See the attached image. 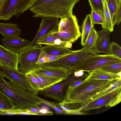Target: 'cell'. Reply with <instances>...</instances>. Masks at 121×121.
<instances>
[{"instance_id":"1","label":"cell","mask_w":121,"mask_h":121,"mask_svg":"<svg viewBox=\"0 0 121 121\" xmlns=\"http://www.w3.org/2000/svg\"><path fill=\"white\" fill-rule=\"evenodd\" d=\"M117 80H85L73 88L68 87L61 104L72 110L79 109L92 102L97 95L105 92Z\"/></svg>"},{"instance_id":"2","label":"cell","mask_w":121,"mask_h":121,"mask_svg":"<svg viewBox=\"0 0 121 121\" xmlns=\"http://www.w3.org/2000/svg\"><path fill=\"white\" fill-rule=\"evenodd\" d=\"M0 92L9 98L17 109L21 110L38 106L44 100L38 96L37 93L25 88L16 81H6L0 73Z\"/></svg>"},{"instance_id":"3","label":"cell","mask_w":121,"mask_h":121,"mask_svg":"<svg viewBox=\"0 0 121 121\" xmlns=\"http://www.w3.org/2000/svg\"><path fill=\"white\" fill-rule=\"evenodd\" d=\"M80 0H34L29 9L36 18H62L73 15V8Z\"/></svg>"},{"instance_id":"4","label":"cell","mask_w":121,"mask_h":121,"mask_svg":"<svg viewBox=\"0 0 121 121\" xmlns=\"http://www.w3.org/2000/svg\"><path fill=\"white\" fill-rule=\"evenodd\" d=\"M95 53H96L93 49H88L83 47L80 49L73 51L71 53L56 60L42 65L64 69L71 73L75 67L86 59Z\"/></svg>"},{"instance_id":"5","label":"cell","mask_w":121,"mask_h":121,"mask_svg":"<svg viewBox=\"0 0 121 121\" xmlns=\"http://www.w3.org/2000/svg\"><path fill=\"white\" fill-rule=\"evenodd\" d=\"M42 50L40 45H31L18 53L17 70L25 74L39 68L37 63Z\"/></svg>"},{"instance_id":"6","label":"cell","mask_w":121,"mask_h":121,"mask_svg":"<svg viewBox=\"0 0 121 121\" xmlns=\"http://www.w3.org/2000/svg\"><path fill=\"white\" fill-rule=\"evenodd\" d=\"M121 62V59L112 55L95 53L86 59L75 67L72 72L80 70L90 72L103 66Z\"/></svg>"},{"instance_id":"7","label":"cell","mask_w":121,"mask_h":121,"mask_svg":"<svg viewBox=\"0 0 121 121\" xmlns=\"http://www.w3.org/2000/svg\"><path fill=\"white\" fill-rule=\"evenodd\" d=\"M34 0H7L0 14V20L7 21L17 17L28 9Z\"/></svg>"},{"instance_id":"8","label":"cell","mask_w":121,"mask_h":121,"mask_svg":"<svg viewBox=\"0 0 121 121\" xmlns=\"http://www.w3.org/2000/svg\"><path fill=\"white\" fill-rule=\"evenodd\" d=\"M0 73L4 77L10 81H14L25 88L31 92L37 93L33 89L26 76V74L17 69L6 66H0Z\"/></svg>"},{"instance_id":"9","label":"cell","mask_w":121,"mask_h":121,"mask_svg":"<svg viewBox=\"0 0 121 121\" xmlns=\"http://www.w3.org/2000/svg\"><path fill=\"white\" fill-rule=\"evenodd\" d=\"M59 21L58 18L54 17H43L38 32L31 42V45H36V42L41 38L57 30Z\"/></svg>"},{"instance_id":"10","label":"cell","mask_w":121,"mask_h":121,"mask_svg":"<svg viewBox=\"0 0 121 121\" xmlns=\"http://www.w3.org/2000/svg\"><path fill=\"white\" fill-rule=\"evenodd\" d=\"M44 77L60 82L67 79L71 73L65 69L58 68L40 65L33 71Z\"/></svg>"},{"instance_id":"11","label":"cell","mask_w":121,"mask_h":121,"mask_svg":"<svg viewBox=\"0 0 121 121\" xmlns=\"http://www.w3.org/2000/svg\"><path fill=\"white\" fill-rule=\"evenodd\" d=\"M1 42L3 47L18 54L31 46V42L19 36L4 38Z\"/></svg>"},{"instance_id":"12","label":"cell","mask_w":121,"mask_h":121,"mask_svg":"<svg viewBox=\"0 0 121 121\" xmlns=\"http://www.w3.org/2000/svg\"><path fill=\"white\" fill-rule=\"evenodd\" d=\"M121 87L100 97L88 104L81 107L79 109L81 111H87L99 108L102 107H107L112 99L121 93Z\"/></svg>"},{"instance_id":"13","label":"cell","mask_w":121,"mask_h":121,"mask_svg":"<svg viewBox=\"0 0 121 121\" xmlns=\"http://www.w3.org/2000/svg\"><path fill=\"white\" fill-rule=\"evenodd\" d=\"M57 30L60 32L72 33L80 37L81 35L77 18L74 15L61 18L59 21Z\"/></svg>"},{"instance_id":"14","label":"cell","mask_w":121,"mask_h":121,"mask_svg":"<svg viewBox=\"0 0 121 121\" xmlns=\"http://www.w3.org/2000/svg\"><path fill=\"white\" fill-rule=\"evenodd\" d=\"M77 80H78V78L74 77L69 79L63 83L55 84L49 87L44 89L43 91L44 93L47 97L62 103L64 99L62 95V93L65 87L72 82Z\"/></svg>"},{"instance_id":"15","label":"cell","mask_w":121,"mask_h":121,"mask_svg":"<svg viewBox=\"0 0 121 121\" xmlns=\"http://www.w3.org/2000/svg\"><path fill=\"white\" fill-rule=\"evenodd\" d=\"M97 32V38L94 51L96 53L110 54L109 32L105 29Z\"/></svg>"},{"instance_id":"16","label":"cell","mask_w":121,"mask_h":121,"mask_svg":"<svg viewBox=\"0 0 121 121\" xmlns=\"http://www.w3.org/2000/svg\"><path fill=\"white\" fill-rule=\"evenodd\" d=\"M18 54L0 45V62L1 65L17 69Z\"/></svg>"},{"instance_id":"17","label":"cell","mask_w":121,"mask_h":121,"mask_svg":"<svg viewBox=\"0 0 121 121\" xmlns=\"http://www.w3.org/2000/svg\"><path fill=\"white\" fill-rule=\"evenodd\" d=\"M121 72L116 74L104 71L100 68L90 72L85 80H108L112 81L121 79Z\"/></svg>"},{"instance_id":"18","label":"cell","mask_w":121,"mask_h":121,"mask_svg":"<svg viewBox=\"0 0 121 121\" xmlns=\"http://www.w3.org/2000/svg\"><path fill=\"white\" fill-rule=\"evenodd\" d=\"M106 0L113 25H119L121 22V0Z\"/></svg>"},{"instance_id":"19","label":"cell","mask_w":121,"mask_h":121,"mask_svg":"<svg viewBox=\"0 0 121 121\" xmlns=\"http://www.w3.org/2000/svg\"><path fill=\"white\" fill-rule=\"evenodd\" d=\"M0 33L4 38L11 37L19 36L22 31L16 24L0 22Z\"/></svg>"},{"instance_id":"20","label":"cell","mask_w":121,"mask_h":121,"mask_svg":"<svg viewBox=\"0 0 121 121\" xmlns=\"http://www.w3.org/2000/svg\"><path fill=\"white\" fill-rule=\"evenodd\" d=\"M42 50L49 55L57 56H64L73 51L66 47L50 45L42 47Z\"/></svg>"},{"instance_id":"21","label":"cell","mask_w":121,"mask_h":121,"mask_svg":"<svg viewBox=\"0 0 121 121\" xmlns=\"http://www.w3.org/2000/svg\"><path fill=\"white\" fill-rule=\"evenodd\" d=\"M90 14L87 15L82 26V32L80 44L84 46L92 28L94 27Z\"/></svg>"},{"instance_id":"22","label":"cell","mask_w":121,"mask_h":121,"mask_svg":"<svg viewBox=\"0 0 121 121\" xmlns=\"http://www.w3.org/2000/svg\"><path fill=\"white\" fill-rule=\"evenodd\" d=\"M104 5V21L102 27L108 30L109 32L113 31L114 26L113 25L106 0H103Z\"/></svg>"},{"instance_id":"23","label":"cell","mask_w":121,"mask_h":121,"mask_svg":"<svg viewBox=\"0 0 121 121\" xmlns=\"http://www.w3.org/2000/svg\"><path fill=\"white\" fill-rule=\"evenodd\" d=\"M17 109L12 103L10 99L0 92V111H10Z\"/></svg>"},{"instance_id":"24","label":"cell","mask_w":121,"mask_h":121,"mask_svg":"<svg viewBox=\"0 0 121 121\" xmlns=\"http://www.w3.org/2000/svg\"><path fill=\"white\" fill-rule=\"evenodd\" d=\"M37 79L40 83L44 88L49 87L54 84L60 82L59 81L48 78L41 75L34 71H30Z\"/></svg>"},{"instance_id":"25","label":"cell","mask_w":121,"mask_h":121,"mask_svg":"<svg viewBox=\"0 0 121 121\" xmlns=\"http://www.w3.org/2000/svg\"><path fill=\"white\" fill-rule=\"evenodd\" d=\"M26 77L32 88L38 92L43 91L44 88L40 83L37 79L30 71L25 74Z\"/></svg>"},{"instance_id":"26","label":"cell","mask_w":121,"mask_h":121,"mask_svg":"<svg viewBox=\"0 0 121 121\" xmlns=\"http://www.w3.org/2000/svg\"><path fill=\"white\" fill-rule=\"evenodd\" d=\"M97 38V32L93 27L89 35L84 47L88 49L94 48Z\"/></svg>"},{"instance_id":"27","label":"cell","mask_w":121,"mask_h":121,"mask_svg":"<svg viewBox=\"0 0 121 121\" xmlns=\"http://www.w3.org/2000/svg\"><path fill=\"white\" fill-rule=\"evenodd\" d=\"M52 33L57 37L69 40L72 43L75 42L80 37L72 33L59 31L57 30Z\"/></svg>"},{"instance_id":"28","label":"cell","mask_w":121,"mask_h":121,"mask_svg":"<svg viewBox=\"0 0 121 121\" xmlns=\"http://www.w3.org/2000/svg\"><path fill=\"white\" fill-rule=\"evenodd\" d=\"M63 56H51L46 53L42 50L37 64L41 65L44 63L52 61Z\"/></svg>"},{"instance_id":"29","label":"cell","mask_w":121,"mask_h":121,"mask_svg":"<svg viewBox=\"0 0 121 121\" xmlns=\"http://www.w3.org/2000/svg\"><path fill=\"white\" fill-rule=\"evenodd\" d=\"M100 68L104 71L117 74L121 72V62L103 66Z\"/></svg>"},{"instance_id":"30","label":"cell","mask_w":121,"mask_h":121,"mask_svg":"<svg viewBox=\"0 0 121 121\" xmlns=\"http://www.w3.org/2000/svg\"><path fill=\"white\" fill-rule=\"evenodd\" d=\"M91 9L104 15V5L103 0H88Z\"/></svg>"},{"instance_id":"31","label":"cell","mask_w":121,"mask_h":121,"mask_svg":"<svg viewBox=\"0 0 121 121\" xmlns=\"http://www.w3.org/2000/svg\"><path fill=\"white\" fill-rule=\"evenodd\" d=\"M90 14L94 25L95 24H99L102 25L103 24L104 21L103 15L93 9H91Z\"/></svg>"},{"instance_id":"32","label":"cell","mask_w":121,"mask_h":121,"mask_svg":"<svg viewBox=\"0 0 121 121\" xmlns=\"http://www.w3.org/2000/svg\"><path fill=\"white\" fill-rule=\"evenodd\" d=\"M109 51L110 54L121 59V48L117 43L114 42L110 43Z\"/></svg>"},{"instance_id":"33","label":"cell","mask_w":121,"mask_h":121,"mask_svg":"<svg viewBox=\"0 0 121 121\" xmlns=\"http://www.w3.org/2000/svg\"><path fill=\"white\" fill-rule=\"evenodd\" d=\"M39 113L41 115H51L53 114V112L50 110L48 107L45 105L39 108Z\"/></svg>"},{"instance_id":"34","label":"cell","mask_w":121,"mask_h":121,"mask_svg":"<svg viewBox=\"0 0 121 121\" xmlns=\"http://www.w3.org/2000/svg\"><path fill=\"white\" fill-rule=\"evenodd\" d=\"M45 104L52 108L58 113L66 114L65 111L57 107L55 104L52 103L47 101Z\"/></svg>"},{"instance_id":"35","label":"cell","mask_w":121,"mask_h":121,"mask_svg":"<svg viewBox=\"0 0 121 121\" xmlns=\"http://www.w3.org/2000/svg\"><path fill=\"white\" fill-rule=\"evenodd\" d=\"M121 101V93L113 99L109 103L108 106L112 107L119 103Z\"/></svg>"},{"instance_id":"36","label":"cell","mask_w":121,"mask_h":121,"mask_svg":"<svg viewBox=\"0 0 121 121\" xmlns=\"http://www.w3.org/2000/svg\"><path fill=\"white\" fill-rule=\"evenodd\" d=\"M85 81V79L82 80L78 79L75 80L71 82L69 84V87L71 88L74 87L79 85Z\"/></svg>"},{"instance_id":"37","label":"cell","mask_w":121,"mask_h":121,"mask_svg":"<svg viewBox=\"0 0 121 121\" xmlns=\"http://www.w3.org/2000/svg\"><path fill=\"white\" fill-rule=\"evenodd\" d=\"M66 114L73 115H83L85 114L81 112V110L79 109H71L70 111L68 112Z\"/></svg>"},{"instance_id":"38","label":"cell","mask_w":121,"mask_h":121,"mask_svg":"<svg viewBox=\"0 0 121 121\" xmlns=\"http://www.w3.org/2000/svg\"><path fill=\"white\" fill-rule=\"evenodd\" d=\"M83 71L82 70L75 71L74 73V75L76 77H79L81 76L83 74Z\"/></svg>"},{"instance_id":"39","label":"cell","mask_w":121,"mask_h":121,"mask_svg":"<svg viewBox=\"0 0 121 121\" xmlns=\"http://www.w3.org/2000/svg\"><path fill=\"white\" fill-rule=\"evenodd\" d=\"M7 0H0V14Z\"/></svg>"},{"instance_id":"40","label":"cell","mask_w":121,"mask_h":121,"mask_svg":"<svg viewBox=\"0 0 121 121\" xmlns=\"http://www.w3.org/2000/svg\"></svg>"}]
</instances>
